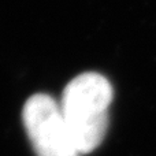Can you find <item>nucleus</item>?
Wrapping results in <instances>:
<instances>
[{
  "label": "nucleus",
  "instance_id": "2",
  "mask_svg": "<svg viewBox=\"0 0 156 156\" xmlns=\"http://www.w3.org/2000/svg\"><path fill=\"white\" fill-rule=\"evenodd\" d=\"M22 121L37 156H80L54 97L37 93L26 100Z\"/></svg>",
  "mask_w": 156,
  "mask_h": 156
},
{
  "label": "nucleus",
  "instance_id": "1",
  "mask_svg": "<svg viewBox=\"0 0 156 156\" xmlns=\"http://www.w3.org/2000/svg\"><path fill=\"white\" fill-rule=\"evenodd\" d=\"M112 97V85L99 73L80 74L65 88L60 111L80 154H89L103 143Z\"/></svg>",
  "mask_w": 156,
  "mask_h": 156
}]
</instances>
